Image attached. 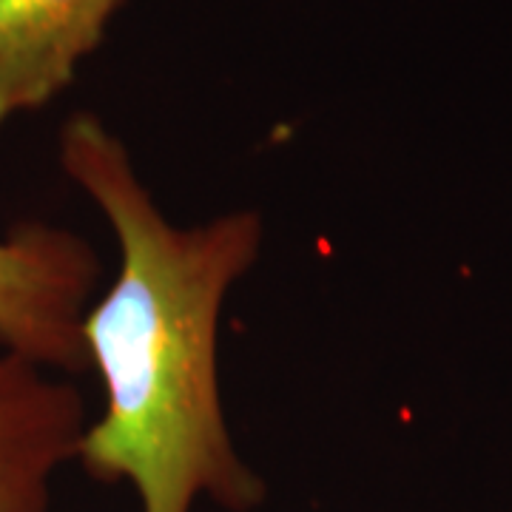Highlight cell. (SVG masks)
I'll list each match as a JSON object with an SVG mask.
<instances>
[{
    "instance_id": "obj_3",
    "label": "cell",
    "mask_w": 512,
    "mask_h": 512,
    "mask_svg": "<svg viewBox=\"0 0 512 512\" xmlns=\"http://www.w3.org/2000/svg\"><path fill=\"white\" fill-rule=\"evenodd\" d=\"M89 421L74 382L0 350V512H49L52 481L77 461Z\"/></svg>"
},
{
    "instance_id": "obj_2",
    "label": "cell",
    "mask_w": 512,
    "mask_h": 512,
    "mask_svg": "<svg viewBox=\"0 0 512 512\" xmlns=\"http://www.w3.org/2000/svg\"><path fill=\"white\" fill-rule=\"evenodd\" d=\"M100 271L97 248L72 228L26 220L0 234V350L63 376L89 370L83 319Z\"/></svg>"
},
{
    "instance_id": "obj_1",
    "label": "cell",
    "mask_w": 512,
    "mask_h": 512,
    "mask_svg": "<svg viewBox=\"0 0 512 512\" xmlns=\"http://www.w3.org/2000/svg\"><path fill=\"white\" fill-rule=\"evenodd\" d=\"M57 160L109 220L120 254L83 319L106 404L77 464L100 484H131L140 512H191L200 498L225 512L259 510L268 490L234 444L220 387V316L262 254L259 211L171 222L126 143L92 111L60 126Z\"/></svg>"
},
{
    "instance_id": "obj_4",
    "label": "cell",
    "mask_w": 512,
    "mask_h": 512,
    "mask_svg": "<svg viewBox=\"0 0 512 512\" xmlns=\"http://www.w3.org/2000/svg\"><path fill=\"white\" fill-rule=\"evenodd\" d=\"M120 6L123 0H0V126L66 92Z\"/></svg>"
}]
</instances>
